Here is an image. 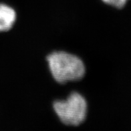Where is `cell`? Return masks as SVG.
I'll return each instance as SVG.
<instances>
[{"mask_svg": "<svg viewBox=\"0 0 131 131\" xmlns=\"http://www.w3.org/2000/svg\"><path fill=\"white\" fill-rule=\"evenodd\" d=\"M47 60L53 78L60 84L79 80L85 74L82 61L67 52H53L47 57Z\"/></svg>", "mask_w": 131, "mask_h": 131, "instance_id": "6da1fadb", "label": "cell"}, {"mask_svg": "<svg viewBox=\"0 0 131 131\" xmlns=\"http://www.w3.org/2000/svg\"><path fill=\"white\" fill-rule=\"evenodd\" d=\"M53 109L62 123L68 126H78L84 121L87 113L85 98L73 92L66 100L56 101Z\"/></svg>", "mask_w": 131, "mask_h": 131, "instance_id": "7a4b0ae2", "label": "cell"}, {"mask_svg": "<svg viewBox=\"0 0 131 131\" xmlns=\"http://www.w3.org/2000/svg\"><path fill=\"white\" fill-rule=\"evenodd\" d=\"M16 19V12L5 4H0V31H8Z\"/></svg>", "mask_w": 131, "mask_h": 131, "instance_id": "3957f363", "label": "cell"}, {"mask_svg": "<svg viewBox=\"0 0 131 131\" xmlns=\"http://www.w3.org/2000/svg\"><path fill=\"white\" fill-rule=\"evenodd\" d=\"M105 4L116 8H123L126 5L128 0H102Z\"/></svg>", "mask_w": 131, "mask_h": 131, "instance_id": "277c9868", "label": "cell"}]
</instances>
